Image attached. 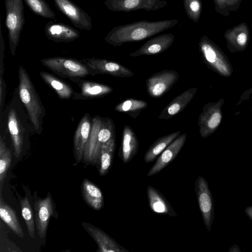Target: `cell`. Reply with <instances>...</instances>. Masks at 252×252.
<instances>
[{
    "label": "cell",
    "mask_w": 252,
    "mask_h": 252,
    "mask_svg": "<svg viewBox=\"0 0 252 252\" xmlns=\"http://www.w3.org/2000/svg\"><path fill=\"white\" fill-rule=\"evenodd\" d=\"M195 191L204 223L209 231L214 219V204L212 193L206 179L199 176L195 182Z\"/></svg>",
    "instance_id": "obj_9"
},
{
    "label": "cell",
    "mask_w": 252,
    "mask_h": 252,
    "mask_svg": "<svg viewBox=\"0 0 252 252\" xmlns=\"http://www.w3.org/2000/svg\"><path fill=\"white\" fill-rule=\"evenodd\" d=\"M20 202L22 215L26 222L29 234L31 238H34L35 235V222L31 205L26 196L24 198H20Z\"/></svg>",
    "instance_id": "obj_33"
},
{
    "label": "cell",
    "mask_w": 252,
    "mask_h": 252,
    "mask_svg": "<svg viewBox=\"0 0 252 252\" xmlns=\"http://www.w3.org/2000/svg\"><path fill=\"white\" fill-rule=\"evenodd\" d=\"M18 92L36 133L42 130L45 109L30 76L21 65L18 69Z\"/></svg>",
    "instance_id": "obj_3"
},
{
    "label": "cell",
    "mask_w": 252,
    "mask_h": 252,
    "mask_svg": "<svg viewBox=\"0 0 252 252\" xmlns=\"http://www.w3.org/2000/svg\"><path fill=\"white\" fill-rule=\"evenodd\" d=\"M7 85L3 76H0V120L3 116L6 94Z\"/></svg>",
    "instance_id": "obj_36"
},
{
    "label": "cell",
    "mask_w": 252,
    "mask_h": 252,
    "mask_svg": "<svg viewBox=\"0 0 252 252\" xmlns=\"http://www.w3.org/2000/svg\"><path fill=\"white\" fill-rule=\"evenodd\" d=\"M42 64L56 75L63 78H68L77 83L83 78L92 76V72L82 60L54 57L40 60Z\"/></svg>",
    "instance_id": "obj_5"
},
{
    "label": "cell",
    "mask_w": 252,
    "mask_h": 252,
    "mask_svg": "<svg viewBox=\"0 0 252 252\" xmlns=\"http://www.w3.org/2000/svg\"><path fill=\"white\" fill-rule=\"evenodd\" d=\"M196 92V87L189 88L174 97L163 108L158 118L169 120L182 112L191 101Z\"/></svg>",
    "instance_id": "obj_22"
},
{
    "label": "cell",
    "mask_w": 252,
    "mask_h": 252,
    "mask_svg": "<svg viewBox=\"0 0 252 252\" xmlns=\"http://www.w3.org/2000/svg\"><path fill=\"white\" fill-rule=\"evenodd\" d=\"M180 134L181 131L178 130L157 139L145 153L144 157V161L146 163L153 161Z\"/></svg>",
    "instance_id": "obj_28"
},
{
    "label": "cell",
    "mask_w": 252,
    "mask_h": 252,
    "mask_svg": "<svg viewBox=\"0 0 252 252\" xmlns=\"http://www.w3.org/2000/svg\"><path fill=\"white\" fill-rule=\"evenodd\" d=\"M187 138V134H180L171 142L161 153L151 168L148 172V177L153 176L163 169L177 156L184 146Z\"/></svg>",
    "instance_id": "obj_15"
},
{
    "label": "cell",
    "mask_w": 252,
    "mask_h": 252,
    "mask_svg": "<svg viewBox=\"0 0 252 252\" xmlns=\"http://www.w3.org/2000/svg\"><path fill=\"white\" fill-rule=\"evenodd\" d=\"M0 131L9 137L13 155L18 158L29 140L30 133L34 131L27 112L22 102L18 92L14 90L12 97L4 109L0 120Z\"/></svg>",
    "instance_id": "obj_1"
},
{
    "label": "cell",
    "mask_w": 252,
    "mask_h": 252,
    "mask_svg": "<svg viewBox=\"0 0 252 252\" xmlns=\"http://www.w3.org/2000/svg\"><path fill=\"white\" fill-rule=\"evenodd\" d=\"M251 110L252 111V107H251Z\"/></svg>",
    "instance_id": "obj_41"
},
{
    "label": "cell",
    "mask_w": 252,
    "mask_h": 252,
    "mask_svg": "<svg viewBox=\"0 0 252 252\" xmlns=\"http://www.w3.org/2000/svg\"><path fill=\"white\" fill-rule=\"evenodd\" d=\"M80 91L74 92V100H86L104 96L113 91V88L107 85L89 80L80 79L77 83Z\"/></svg>",
    "instance_id": "obj_21"
},
{
    "label": "cell",
    "mask_w": 252,
    "mask_h": 252,
    "mask_svg": "<svg viewBox=\"0 0 252 252\" xmlns=\"http://www.w3.org/2000/svg\"><path fill=\"white\" fill-rule=\"evenodd\" d=\"M252 94V89H250L246 91L241 95L239 101L236 103V105L240 104L243 101L248 100L250 95Z\"/></svg>",
    "instance_id": "obj_38"
},
{
    "label": "cell",
    "mask_w": 252,
    "mask_h": 252,
    "mask_svg": "<svg viewBox=\"0 0 252 252\" xmlns=\"http://www.w3.org/2000/svg\"><path fill=\"white\" fill-rule=\"evenodd\" d=\"M228 49L232 53L244 51L248 47L250 39V30L245 23L228 29L224 34Z\"/></svg>",
    "instance_id": "obj_16"
},
{
    "label": "cell",
    "mask_w": 252,
    "mask_h": 252,
    "mask_svg": "<svg viewBox=\"0 0 252 252\" xmlns=\"http://www.w3.org/2000/svg\"><path fill=\"white\" fill-rule=\"evenodd\" d=\"M92 72V76L96 74H107L117 77H131L134 73L122 64L103 59L84 58L82 59Z\"/></svg>",
    "instance_id": "obj_11"
},
{
    "label": "cell",
    "mask_w": 252,
    "mask_h": 252,
    "mask_svg": "<svg viewBox=\"0 0 252 252\" xmlns=\"http://www.w3.org/2000/svg\"><path fill=\"white\" fill-rule=\"evenodd\" d=\"M39 75L43 81L57 94L62 99H69L74 93L70 85L53 74L40 71Z\"/></svg>",
    "instance_id": "obj_26"
},
{
    "label": "cell",
    "mask_w": 252,
    "mask_h": 252,
    "mask_svg": "<svg viewBox=\"0 0 252 252\" xmlns=\"http://www.w3.org/2000/svg\"><path fill=\"white\" fill-rule=\"evenodd\" d=\"M175 40L171 33L158 35L147 41L138 49L129 54L130 57L160 54L169 49Z\"/></svg>",
    "instance_id": "obj_19"
},
{
    "label": "cell",
    "mask_w": 252,
    "mask_h": 252,
    "mask_svg": "<svg viewBox=\"0 0 252 252\" xmlns=\"http://www.w3.org/2000/svg\"><path fill=\"white\" fill-rule=\"evenodd\" d=\"M148 105L147 102L145 100L128 98L118 104L114 109L118 112L128 114L133 118L136 119Z\"/></svg>",
    "instance_id": "obj_30"
},
{
    "label": "cell",
    "mask_w": 252,
    "mask_h": 252,
    "mask_svg": "<svg viewBox=\"0 0 252 252\" xmlns=\"http://www.w3.org/2000/svg\"><path fill=\"white\" fill-rule=\"evenodd\" d=\"M167 4L165 0H106L104 5L114 12H130L140 9L155 11Z\"/></svg>",
    "instance_id": "obj_13"
},
{
    "label": "cell",
    "mask_w": 252,
    "mask_h": 252,
    "mask_svg": "<svg viewBox=\"0 0 252 252\" xmlns=\"http://www.w3.org/2000/svg\"><path fill=\"white\" fill-rule=\"evenodd\" d=\"M184 5L189 18L194 22H197L202 10L201 0H184Z\"/></svg>",
    "instance_id": "obj_35"
},
{
    "label": "cell",
    "mask_w": 252,
    "mask_h": 252,
    "mask_svg": "<svg viewBox=\"0 0 252 252\" xmlns=\"http://www.w3.org/2000/svg\"><path fill=\"white\" fill-rule=\"evenodd\" d=\"M203 62L214 72L225 77L233 72L232 64L222 50L207 36H202L198 43Z\"/></svg>",
    "instance_id": "obj_6"
},
{
    "label": "cell",
    "mask_w": 252,
    "mask_h": 252,
    "mask_svg": "<svg viewBox=\"0 0 252 252\" xmlns=\"http://www.w3.org/2000/svg\"><path fill=\"white\" fill-rule=\"evenodd\" d=\"M54 207L50 192L44 198H38L35 201L34 213L35 226L41 239L46 235L49 220L54 213Z\"/></svg>",
    "instance_id": "obj_14"
},
{
    "label": "cell",
    "mask_w": 252,
    "mask_h": 252,
    "mask_svg": "<svg viewBox=\"0 0 252 252\" xmlns=\"http://www.w3.org/2000/svg\"><path fill=\"white\" fill-rule=\"evenodd\" d=\"M139 142L133 130L129 126H125L118 153L119 158L124 163H127L137 154Z\"/></svg>",
    "instance_id": "obj_23"
},
{
    "label": "cell",
    "mask_w": 252,
    "mask_h": 252,
    "mask_svg": "<svg viewBox=\"0 0 252 252\" xmlns=\"http://www.w3.org/2000/svg\"><path fill=\"white\" fill-rule=\"evenodd\" d=\"M92 126V118L85 113L80 120L75 131L73 139V153L77 163L83 158L86 145L89 138Z\"/></svg>",
    "instance_id": "obj_17"
},
{
    "label": "cell",
    "mask_w": 252,
    "mask_h": 252,
    "mask_svg": "<svg viewBox=\"0 0 252 252\" xmlns=\"http://www.w3.org/2000/svg\"><path fill=\"white\" fill-rule=\"evenodd\" d=\"M57 8L77 28L90 31L93 27L90 15L71 0H53Z\"/></svg>",
    "instance_id": "obj_12"
},
{
    "label": "cell",
    "mask_w": 252,
    "mask_h": 252,
    "mask_svg": "<svg viewBox=\"0 0 252 252\" xmlns=\"http://www.w3.org/2000/svg\"><path fill=\"white\" fill-rule=\"evenodd\" d=\"M12 153L6 144L3 137L0 134V192H2L3 185L7 172L10 167Z\"/></svg>",
    "instance_id": "obj_31"
},
{
    "label": "cell",
    "mask_w": 252,
    "mask_h": 252,
    "mask_svg": "<svg viewBox=\"0 0 252 252\" xmlns=\"http://www.w3.org/2000/svg\"><path fill=\"white\" fill-rule=\"evenodd\" d=\"M224 103V100L222 98L216 102H208L204 105L197 121L201 137H209L219 127L222 119L221 109Z\"/></svg>",
    "instance_id": "obj_8"
},
{
    "label": "cell",
    "mask_w": 252,
    "mask_h": 252,
    "mask_svg": "<svg viewBox=\"0 0 252 252\" xmlns=\"http://www.w3.org/2000/svg\"><path fill=\"white\" fill-rule=\"evenodd\" d=\"M5 45L2 36L1 24H0V76H2L4 73V57Z\"/></svg>",
    "instance_id": "obj_37"
},
{
    "label": "cell",
    "mask_w": 252,
    "mask_h": 252,
    "mask_svg": "<svg viewBox=\"0 0 252 252\" xmlns=\"http://www.w3.org/2000/svg\"><path fill=\"white\" fill-rule=\"evenodd\" d=\"M81 192L85 203L93 209L98 211L104 206V197L102 191L89 179L83 180Z\"/></svg>",
    "instance_id": "obj_25"
},
{
    "label": "cell",
    "mask_w": 252,
    "mask_h": 252,
    "mask_svg": "<svg viewBox=\"0 0 252 252\" xmlns=\"http://www.w3.org/2000/svg\"><path fill=\"white\" fill-rule=\"evenodd\" d=\"M245 212L248 218L252 220V205L246 207L245 209Z\"/></svg>",
    "instance_id": "obj_39"
},
{
    "label": "cell",
    "mask_w": 252,
    "mask_h": 252,
    "mask_svg": "<svg viewBox=\"0 0 252 252\" xmlns=\"http://www.w3.org/2000/svg\"><path fill=\"white\" fill-rule=\"evenodd\" d=\"M44 32L47 38L55 42H70L80 36L77 29L65 23L52 21L46 24Z\"/></svg>",
    "instance_id": "obj_18"
},
{
    "label": "cell",
    "mask_w": 252,
    "mask_h": 252,
    "mask_svg": "<svg viewBox=\"0 0 252 252\" xmlns=\"http://www.w3.org/2000/svg\"><path fill=\"white\" fill-rule=\"evenodd\" d=\"M229 252H240L241 250L239 247L236 244L233 245L228 250Z\"/></svg>",
    "instance_id": "obj_40"
},
{
    "label": "cell",
    "mask_w": 252,
    "mask_h": 252,
    "mask_svg": "<svg viewBox=\"0 0 252 252\" xmlns=\"http://www.w3.org/2000/svg\"><path fill=\"white\" fill-rule=\"evenodd\" d=\"M0 217L8 227L19 237L24 238L25 234L18 219L15 211L4 200L0 192Z\"/></svg>",
    "instance_id": "obj_27"
},
{
    "label": "cell",
    "mask_w": 252,
    "mask_h": 252,
    "mask_svg": "<svg viewBox=\"0 0 252 252\" xmlns=\"http://www.w3.org/2000/svg\"><path fill=\"white\" fill-rule=\"evenodd\" d=\"M116 147V137L111 139L102 147L96 165L101 176L106 175L111 166Z\"/></svg>",
    "instance_id": "obj_29"
},
{
    "label": "cell",
    "mask_w": 252,
    "mask_h": 252,
    "mask_svg": "<svg viewBox=\"0 0 252 252\" xmlns=\"http://www.w3.org/2000/svg\"><path fill=\"white\" fill-rule=\"evenodd\" d=\"M179 78L178 71L164 69L156 73L146 80L147 92L153 98L161 97L167 93Z\"/></svg>",
    "instance_id": "obj_10"
},
{
    "label": "cell",
    "mask_w": 252,
    "mask_h": 252,
    "mask_svg": "<svg viewBox=\"0 0 252 252\" xmlns=\"http://www.w3.org/2000/svg\"><path fill=\"white\" fill-rule=\"evenodd\" d=\"M147 194L150 208L153 212L170 217L177 216L171 204L157 189L148 186Z\"/></svg>",
    "instance_id": "obj_24"
},
{
    "label": "cell",
    "mask_w": 252,
    "mask_h": 252,
    "mask_svg": "<svg viewBox=\"0 0 252 252\" xmlns=\"http://www.w3.org/2000/svg\"><path fill=\"white\" fill-rule=\"evenodd\" d=\"M115 137V127L111 119L98 115L93 117L92 129L84 151L83 161L96 164L103 145Z\"/></svg>",
    "instance_id": "obj_4"
},
{
    "label": "cell",
    "mask_w": 252,
    "mask_h": 252,
    "mask_svg": "<svg viewBox=\"0 0 252 252\" xmlns=\"http://www.w3.org/2000/svg\"><path fill=\"white\" fill-rule=\"evenodd\" d=\"M31 10L42 17L54 20L56 14L45 0H23Z\"/></svg>",
    "instance_id": "obj_32"
},
{
    "label": "cell",
    "mask_w": 252,
    "mask_h": 252,
    "mask_svg": "<svg viewBox=\"0 0 252 252\" xmlns=\"http://www.w3.org/2000/svg\"><path fill=\"white\" fill-rule=\"evenodd\" d=\"M179 20H164L158 21L143 20L113 28L106 35L104 40L114 46H121L130 42L145 39L176 25Z\"/></svg>",
    "instance_id": "obj_2"
},
{
    "label": "cell",
    "mask_w": 252,
    "mask_h": 252,
    "mask_svg": "<svg viewBox=\"0 0 252 252\" xmlns=\"http://www.w3.org/2000/svg\"><path fill=\"white\" fill-rule=\"evenodd\" d=\"M82 226L97 245L99 252H128L101 229L83 222Z\"/></svg>",
    "instance_id": "obj_20"
},
{
    "label": "cell",
    "mask_w": 252,
    "mask_h": 252,
    "mask_svg": "<svg viewBox=\"0 0 252 252\" xmlns=\"http://www.w3.org/2000/svg\"><path fill=\"white\" fill-rule=\"evenodd\" d=\"M5 26L11 54L15 56L25 24L23 0H4Z\"/></svg>",
    "instance_id": "obj_7"
},
{
    "label": "cell",
    "mask_w": 252,
    "mask_h": 252,
    "mask_svg": "<svg viewBox=\"0 0 252 252\" xmlns=\"http://www.w3.org/2000/svg\"><path fill=\"white\" fill-rule=\"evenodd\" d=\"M215 11L226 17L239 8L242 0H213Z\"/></svg>",
    "instance_id": "obj_34"
}]
</instances>
